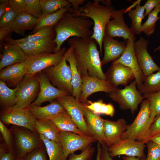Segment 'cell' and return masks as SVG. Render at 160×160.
I'll list each match as a JSON object with an SVG mask.
<instances>
[{
    "mask_svg": "<svg viewBox=\"0 0 160 160\" xmlns=\"http://www.w3.org/2000/svg\"><path fill=\"white\" fill-rule=\"evenodd\" d=\"M145 9L143 6L139 4L136 8L128 12V16L131 20L130 28L134 34L139 35L142 32V21L145 17Z\"/></svg>",
    "mask_w": 160,
    "mask_h": 160,
    "instance_id": "cell-35",
    "label": "cell"
},
{
    "mask_svg": "<svg viewBox=\"0 0 160 160\" xmlns=\"http://www.w3.org/2000/svg\"><path fill=\"white\" fill-rule=\"evenodd\" d=\"M102 151L100 156V160H113L110 156L108 150V146L106 144L101 145ZM122 160H126L124 157Z\"/></svg>",
    "mask_w": 160,
    "mask_h": 160,
    "instance_id": "cell-51",
    "label": "cell"
},
{
    "mask_svg": "<svg viewBox=\"0 0 160 160\" xmlns=\"http://www.w3.org/2000/svg\"><path fill=\"white\" fill-rule=\"evenodd\" d=\"M135 36L127 40L125 50L122 55L113 63H120L130 68L133 72L138 90L141 93L145 76L139 65L134 50Z\"/></svg>",
    "mask_w": 160,
    "mask_h": 160,
    "instance_id": "cell-12",
    "label": "cell"
},
{
    "mask_svg": "<svg viewBox=\"0 0 160 160\" xmlns=\"http://www.w3.org/2000/svg\"><path fill=\"white\" fill-rule=\"evenodd\" d=\"M43 14L53 13L70 4L68 0H40Z\"/></svg>",
    "mask_w": 160,
    "mask_h": 160,
    "instance_id": "cell-38",
    "label": "cell"
},
{
    "mask_svg": "<svg viewBox=\"0 0 160 160\" xmlns=\"http://www.w3.org/2000/svg\"><path fill=\"white\" fill-rule=\"evenodd\" d=\"M73 9L71 4L55 12L50 14L44 15L38 24L30 33L32 34L39 29L46 27L54 26L66 12L72 13Z\"/></svg>",
    "mask_w": 160,
    "mask_h": 160,
    "instance_id": "cell-32",
    "label": "cell"
},
{
    "mask_svg": "<svg viewBox=\"0 0 160 160\" xmlns=\"http://www.w3.org/2000/svg\"><path fill=\"white\" fill-rule=\"evenodd\" d=\"M149 41L142 36L134 42V50L139 65L145 76L158 71L159 67L149 53L147 47Z\"/></svg>",
    "mask_w": 160,
    "mask_h": 160,
    "instance_id": "cell-16",
    "label": "cell"
},
{
    "mask_svg": "<svg viewBox=\"0 0 160 160\" xmlns=\"http://www.w3.org/2000/svg\"><path fill=\"white\" fill-rule=\"evenodd\" d=\"M27 57L17 44H4L1 57L0 70L11 65L24 62Z\"/></svg>",
    "mask_w": 160,
    "mask_h": 160,
    "instance_id": "cell-23",
    "label": "cell"
},
{
    "mask_svg": "<svg viewBox=\"0 0 160 160\" xmlns=\"http://www.w3.org/2000/svg\"><path fill=\"white\" fill-rule=\"evenodd\" d=\"M56 36H51L37 41L17 45L28 57L42 52L55 53L57 47L54 41Z\"/></svg>",
    "mask_w": 160,
    "mask_h": 160,
    "instance_id": "cell-25",
    "label": "cell"
},
{
    "mask_svg": "<svg viewBox=\"0 0 160 160\" xmlns=\"http://www.w3.org/2000/svg\"><path fill=\"white\" fill-rule=\"evenodd\" d=\"M145 144L134 140H121L115 144L108 147V150L112 158L121 155L145 158L144 153Z\"/></svg>",
    "mask_w": 160,
    "mask_h": 160,
    "instance_id": "cell-14",
    "label": "cell"
},
{
    "mask_svg": "<svg viewBox=\"0 0 160 160\" xmlns=\"http://www.w3.org/2000/svg\"><path fill=\"white\" fill-rule=\"evenodd\" d=\"M39 135L44 144L49 160H67L60 143L48 140L42 135Z\"/></svg>",
    "mask_w": 160,
    "mask_h": 160,
    "instance_id": "cell-33",
    "label": "cell"
},
{
    "mask_svg": "<svg viewBox=\"0 0 160 160\" xmlns=\"http://www.w3.org/2000/svg\"><path fill=\"white\" fill-rule=\"evenodd\" d=\"M147 144L148 151L145 160H160V147L151 141Z\"/></svg>",
    "mask_w": 160,
    "mask_h": 160,
    "instance_id": "cell-45",
    "label": "cell"
},
{
    "mask_svg": "<svg viewBox=\"0 0 160 160\" xmlns=\"http://www.w3.org/2000/svg\"><path fill=\"white\" fill-rule=\"evenodd\" d=\"M0 118V121L5 125H15L37 132L35 129V122L36 119L27 108H21L13 106L1 108Z\"/></svg>",
    "mask_w": 160,
    "mask_h": 160,
    "instance_id": "cell-9",
    "label": "cell"
},
{
    "mask_svg": "<svg viewBox=\"0 0 160 160\" xmlns=\"http://www.w3.org/2000/svg\"><path fill=\"white\" fill-rule=\"evenodd\" d=\"M9 129L14 152L18 160L24 157L34 150L44 145L37 132L15 125L12 126Z\"/></svg>",
    "mask_w": 160,
    "mask_h": 160,
    "instance_id": "cell-5",
    "label": "cell"
},
{
    "mask_svg": "<svg viewBox=\"0 0 160 160\" xmlns=\"http://www.w3.org/2000/svg\"><path fill=\"white\" fill-rule=\"evenodd\" d=\"M92 144L79 154H75L74 153L70 154L68 160H90L95 151V148L92 146Z\"/></svg>",
    "mask_w": 160,
    "mask_h": 160,
    "instance_id": "cell-46",
    "label": "cell"
},
{
    "mask_svg": "<svg viewBox=\"0 0 160 160\" xmlns=\"http://www.w3.org/2000/svg\"><path fill=\"white\" fill-rule=\"evenodd\" d=\"M0 131L4 141V143L8 151L14 152L13 141L10 129L0 120Z\"/></svg>",
    "mask_w": 160,
    "mask_h": 160,
    "instance_id": "cell-43",
    "label": "cell"
},
{
    "mask_svg": "<svg viewBox=\"0 0 160 160\" xmlns=\"http://www.w3.org/2000/svg\"><path fill=\"white\" fill-rule=\"evenodd\" d=\"M141 1V0H137L135 1H132V4L129 6L126 9H124V14L130 11L131 10H132V9L135 8V7H136V6L139 4H140Z\"/></svg>",
    "mask_w": 160,
    "mask_h": 160,
    "instance_id": "cell-55",
    "label": "cell"
},
{
    "mask_svg": "<svg viewBox=\"0 0 160 160\" xmlns=\"http://www.w3.org/2000/svg\"><path fill=\"white\" fill-rule=\"evenodd\" d=\"M37 74L40 83V90L36 99L31 105L40 106L44 102L51 103L58 98L70 95L53 86L41 71Z\"/></svg>",
    "mask_w": 160,
    "mask_h": 160,
    "instance_id": "cell-17",
    "label": "cell"
},
{
    "mask_svg": "<svg viewBox=\"0 0 160 160\" xmlns=\"http://www.w3.org/2000/svg\"><path fill=\"white\" fill-rule=\"evenodd\" d=\"M106 81L115 88L120 85H126L135 78L133 72L128 67L120 63H113L105 73Z\"/></svg>",
    "mask_w": 160,
    "mask_h": 160,
    "instance_id": "cell-19",
    "label": "cell"
},
{
    "mask_svg": "<svg viewBox=\"0 0 160 160\" xmlns=\"http://www.w3.org/2000/svg\"><path fill=\"white\" fill-rule=\"evenodd\" d=\"M68 42L72 48L77 68L81 77L89 76L106 80L97 47L98 44L95 40L91 38L73 37L69 39Z\"/></svg>",
    "mask_w": 160,
    "mask_h": 160,
    "instance_id": "cell-1",
    "label": "cell"
},
{
    "mask_svg": "<svg viewBox=\"0 0 160 160\" xmlns=\"http://www.w3.org/2000/svg\"><path fill=\"white\" fill-rule=\"evenodd\" d=\"M144 98L148 99L150 103V117L154 120L160 115V91L158 92L143 94Z\"/></svg>",
    "mask_w": 160,
    "mask_h": 160,
    "instance_id": "cell-40",
    "label": "cell"
},
{
    "mask_svg": "<svg viewBox=\"0 0 160 160\" xmlns=\"http://www.w3.org/2000/svg\"><path fill=\"white\" fill-rule=\"evenodd\" d=\"M17 87L10 88L3 81L0 80V104L1 108L12 107L16 103Z\"/></svg>",
    "mask_w": 160,
    "mask_h": 160,
    "instance_id": "cell-34",
    "label": "cell"
},
{
    "mask_svg": "<svg viewBox=\"0 0 160 160\" xmlns=\"http://www.w3.org/2000/svg\"><path fill=\"white\" fill-rule=\"evenodd\" d=\"M104 55L101 60L102 66L118 59L124 52L126 44L113 38L105 36L102 40Z\"/></svg>",
    "mask_w": 160,
    "mask_h": 160,
    "instance_id": "cell-22",
    "label": "cell"
},
{
    "mask_svg": "<svg viewBox=\"0 0 160 160\" xmlns=\"http://www.w3.org/2000/svg\"><path fill=\"white\" fill-rule=\"evenodd\" d=\"M138 90L135 81L122 89L116 88L109 93V97L117 103L120 108L123 110H129L134 114L139 105L144 98Z\"/></svg>",
    "mask_w": 160,
    "mask_h": 160,
    "instance_id": "cell-7",
    "label": "cell"
},
{
    "mask_svg": "<svg viewBox=\"0 0 160 160\" xmlns=\"http://www.w3.org/2000/svg\"><path fill=\"white\" fill-rule=\"evenodd\" d=\"M56 100L64 107L78 128L87 136H92L84 118L85 104L80 102L71 95L65 96Z\"/></svg>",
    "mask_w": 160,
    "mask_h": 160,
    "instance_id": "cell-11",
    "label": "cell"
},
{
    "mask_svg": "<svg viewBox=\"0 0 160 160\" xmlns=\"http://www.w3.org/2000/svg\"><path fill=\"white\" fill-rule=\"evenodd\" d=\"M10 33L8 30L0 29V41L1 43L4 39L5 40L9 36Z\"/></svg>",
    "mask_w": 160,
    "mask_h": 160,
    "instance_id": "cell-54",
    "label": "cell"
},
{
    "mask_svg": "<svg viewBox=\"0 0 160 160\" xmlns=\"http://www.w3.org/2000/svg\"><path fill=\"white\" fill-rule=\"evenodd\" d=\"M43 16L40 18H37L26 12L19 14L8 31L10 33L14 32L17 33L23 34L26 30H33Z\"/></svg>",
    "mask_w": 160,
    "mask_h": 160,
    "instance_id": "cell-27",
    "label": "cell"
},
{
    "mask_svg": "<svg viewBox=\"0 0 160 160\" xmlns=\"http://www.w3.org/2000/svg\"><path fill=\"white\" fill-rule=\"evenodd\" d=\"M85 105L98 115L105 114L113 117L114 114L115 110L113 105L111 103H105L101 99L93 102L89 100L87 104H85Z\"/></svg>",
    "mask_w": 160,
    "mask_h": 160,
    "instance_id": "cell-37",
    "label": "cell"
},
{
    "mask_svg": "<svg viewBox=\"0 0 160 160\" xmlns=\"http://www.w3.org/2000/svg\"><path fill=\"white\" fill-rule=\"evenodd\" d=\"M150 141L153 142L160 147V133L152 137Z\"/></svg>",
    "mask_w": 160,
    "mask_h": 160,
    "instance_id": "cell-56",
    "label": "cell"
},
{
    "mask_svg": "<svg viewBox=\"0 0 160 160\" xmlns=\"http://www.w3.org/2000/svg\"><path fill=\"white\" fill-rule=\"evenodd\" d=\"M27 108L34 117L38 120H50L66 111L64 107L57 100L44 106L30 105Z\"/></svg>",
    "mask_w": 160,
    "mask_h": 160,
    "instance_id": "cell-26",
    "label": "cell"
},
{
    "mask_svg": "<svg viewBox=\"0 0 160 160\" xmlns=\"http://www.w3.org/2000/svg\"><path fill=\"white\" fill-rule=\"evenodd\" d=\"M149 106L148 99L143 101L137 115L133 122L127 125L121 140H134L145 144L150 141V129L154 120L150 117Z\"/></svg>",
    "mask_w": 160,
    "mask_h": 160,
    "instance_id": "cell-4",
    "label": "cell"
},
{
    "mask_svg": "<svg viewBox=\"0 0 160 160\" xmlns=\"http://www.w3.org/2000/svg\"><path fill=\"white\" fill-rule=\"evenodd\" d=\"M160 91V67L157 73L145 76L141 94L155 93Z\"/></svg>",
    "mask_w": 160,
    "mask_h": 160,
    "instance_id": "cell-36",
    "label": "cell"
},
{
    "mask_svg": "<svg viewBox=\"0 0 160 160\" xmlns=\"http://www.w3.org/2000/svg\"><path fill=\"white\" fill-rule=\"evenodd\" d=\"M55 36H56V33L54 26H48L43 28L34 33L23 38L14 39L9 36L5 40L8 44H17L37 41Z\"/></svg>",
    "mask_w": 160,
    "mask_h": 160,
    "instance_id": "cell-31",
    "label": "cell"
},
{
    "mask_svg": "<svg viewBox=\"0 0 160 160\" xmlns=\"http://www.w3.org/2000/svg\"><path fill=\"white\" fill-rule=\"evenodd\" d=\"M60 143L66 157L77 150L83 151L92 143L96 141L92 136L84 137L68 132H60Z\"/></svg>",
    "mask_w": 160,
    "mask_h": 160,
    "instance_id": "cell-13",
    "label": "cell"
},
{
    "mask_svg": "<svg viewBox=\"0 0 160 160\" xmlns=\"http://www.w3.org/2000/svg\"><path fill=\"white\" fill-rule=\"evenodd\" d=\"M27 68L25 62L6 67L0 71V80L8 86L16 88L27 74Z\"/></svg>",
    "mask_w": 160,
    "mask_h": 160,
    "instance_id": "cell-21",
    "label": "cell"
},
{
    "mask_svg": "<svg viewBox=\"0 0 160 160\" xmlns=\"http://www.w3.org/2000/svg\"><path fill=\"white\" fill-rule=\"evenodd\" d=\"M17 15L13 9L9 6L0 18V29L8 31Z\"/></svg>",
    "mask_w": 160,
    "mask_h": 160,
    "instance_id": "cell-41",
    "label": "cell"
},
{
    "mask_svg": "<svg viewBox=\"0 0 160 160\" xmlns=\"http://www.w3.org/2000/svg\"><path fill=\"white\" fill-rule=\"evenodd\" d=\"M84 117L92 136L101 145L106 144L104 132L105 119L86 107L84 111Z\"/></svg>",
    "mask_w": 160,
    "mask_h": 160,
    "instance_id": "cell-24",
    "label": "cell"
},
{
    "mask_svg": "<svg viewBox=\"0 0 160 160\" xmlns=\"http://www.w3.org/2000/svg\"><path fill=\"white\" fill-rule=\"evenodd\" d=\"M67 49L62 48L55 53L44 52L28 56L25 61L27 74L34 75L45 69L58 64L63 59Z\"/></svg>",
    "mask_w": 160,
    "mask_h": 160,
    "instance_id": "cell-10",
    "label": "cell"
},
{
    "mask_svg": "<svg viewBox=\"0 0 160 160\" xmlns=\"http://www.w3.org/2000/svg\"><path fill=\"white\" fill-rule=\"evenodd\" d=\"M81 93L80 102L84 104H87L88 97L94 93L103 92L109 94L116 89L106 80L89 76L81 77Z\"/></svg>",
    "mask_w": 160,
    "mask_h": 160,
    "instance_id": "cell-18",
    "label": "cell"
},
{
    "mask_svg": "<svg viewBox=\"0 0 160 160\" xmlns=\"http://www.w3.org/2000/svg\"><path fill=\"white\" fill-rule=\"evenodd\" d=\"M0 160H18L14 152L8 151L5 145L0 144Z\"/></svg>",
    "mask_w": 160,
    "mask_h": 160,
    "instance_id": "cell-48",
    "label": "cell"
},
{
    "mask_svg": "<svg viewBox=\"0 0 160 160\" xmlns=\"http://www.w3.org/2000/svg\"><path fill=\"white\" fill-rule=\"evenodd\" d=\"M25 1L26 12L37 18L42 17L44 14L40 0H25Z\"/></svg>",
    "mask_w": 160,
    "mask_h": 160,
    "instance_id": "cell-42",
    "label": "cell"
},
{
    "mask_svg": "<svg viewBox=\"0 0 160 160\" xmlns=\"http://www.w3.org/2000/svg\"><path fill=\"white\" fill-rule=\"evenodd\" d=\"M97 153L96 158V160H100V156L102 151L101 144L98 143L97 145Z\"/></svg>",
    "mask_w": 160,
    "mask_h": 160,
    "instance_id": "cell-57",
    "label": "cell"
},
{
    "mask_svg": "<svg viewBox=\"0 0 160 160\" xmlns=\"http://www.w3.org/2000/svg\"><path fill=\"white\" fill-rule=\"evenodd\" d=\"M124 9H115L111 20H110L106 25L105 28V36L112 38L121 37L127 40L132 37L135 36L130 28L125 23L124 17Z\"/></svg>",
    "mask_w": 160,
    "mask_h": 160,
    "instance_id": "cell-15",
    "label": "cell"
},
{
    "mask_svg": "<svg viewBox=\"0 0 160 160\" xmlns=\"http://www.w3.org/2000/svg\"><path fill=\"white\" fill-rule=\"evenodd\" d=\"M46 151L44 145L38 148L24 157L18 160H47Z\"/></svg>",
    "mask_w": 160,
    "mask_h": 160,
    "instance_id": "cell-44",
    "label": "cell"
},
{
    "mask_svg": "<svg viewBox=\"0 0 160 160\" xmlns=\"http://www.w3.org/2000/svg\"><path fill=\"white\" fill-rule=\"evenodd\" d=\"M35 129L38 133L47 139L60 143V131L50 120L36 119Z\"/></svg>",
    "mask_w": 160,
    "mask_h": 160,
    "instance_id": "cell-30",
    "label": "cell"
},
{
    "mask_svg": "<svg viewBox=\"0 0 160 160\" xmlns=\"http://www.w3.org/2000/svg\"><path fill=\"white\" fill-rule=\"evenodd\" d=\"M17 87L16 103L14 106L26 108L34 100L39 92L40 83L37 74H26Z\"/></svg>",
    "mask_w": 160,
    "mask_h": 160,
    "instance_id": "cell-8",
    "label": "cell"
},
{
    "mask_svg": "<svg viewBox=\"0 0 160 160\" xmlns=\"http://www.w3.org/2000/svg\"><path fill=\"white\" fill-rule=\"evenodd\" d=\"M9 6L18 14L26 12L25 0H9Z\"/></svg>",
    "mask_w": 160,
    "mask_h": 160,
    "instance_id": "cell-47",
    "label": "cell"
},
{
    "mask_svg": "<svg viewBox=\"0 0 160 160\" xmlns=\"http://www.w3.org/2000/svg\"><path fill=\"white\" fill-rule=\"evenodd\" d=\"M68 1L71 5L73 10L71 13L73 14H75L77 13L80 8L79 7L80 5H84V2L87 1L86 0H68Z\"/></svg>",
    "mask_w": 160,
    "mask_h": 160,
    "instance_id": "cell-52",
    "label": "cell"
},
{
    "mask_svg": "<svg viewBox=\"0 0 160 160\" xmlns=\"http://www.w3.org/2000/svg\"><path fill=\"white\" fill-rule=\"evenodd\" d=\"M160 12V4L157 6L148 15L146 21L142 25V32L146 36L151 35L154 32L157 21L160 19L158 15Z\"/></svg>",
    "mask_w": 160,
    "mask_h": 160,
    "instance_id": "cell-39",
    "label": "cell"
},
{
    "mask_svg": "<svg viewBox=\"0 0 160 160\" xmlns=\"http://www.w3.org/2000/svg\"><path fill=\"white\" fill-rule=\"evenodd\" d=\"M66 60L69 64L71 72V84L73 88L72 96L80 102L81 93L82 81L79 73L73 49L70 47L66 51Z\"/></svg>",
    "mask_w": 160,
    "mask_h": 160,
    "instance_id": "cell-28",
    "label": "cell"
},
{
    "mask_svg": "<svg viewBox=\"0 0 160 160\" xmlns=\"http://www.w3.org/2000/svg\"><path fill=\"white\" fill-rule=\"evenodd\" d=\"M9 6V0H0V18L5 11Z\"/></svg>",
    "mask_w": 160,
    "mask_h": 160,
    "instance_id": "cell-53",
    "label": "cell"
},
{
    "mask_svg": "<svg viewBox=\"0 0 160 160\" xmlns=\"http://www.w3.org/2000/svg\"><path fill=\"white\" fill-rule=\"evenodd\" d=\"M50 120L55 124L60 132H72L82 136H88L78 128L66 111L52 117Z\"/></svg>",
    "mask_w": 160,
    "mask_h": 160,
    "instance_id": "cell-29",
    "label": "cell"
},
{
    "mask_svg": "<svg viewBox=\"0 0 160 160\" xmlns=\"http://www.w3.org/2000/svg\"><path fill=\"white\" fill-rule=\"evenodd\" d=\"M94 24L93 21L88 18L65 13L54 26L56 33L54 41L57 44L55 52L60 50L63 44L70 38H90L93 31L90 28Z\"/></svg>",
    "mask_w": 160,
    "mask_h": 160,
    "instance_id": "cell-2",
    "label": "cell"
},
{
    "mask_svg": "<svg viewBox=\"0 0 160 160\" xmlns=\"http://www.w3.org/2000/svg\"><path fill=\"white\" fill-rule=\"evenodd\" d=\"M126 160H145L146 158H141L136 157L125 156Z\"/></svg>",
    "mask_w": 160,
    "mask_h": 160,
    "instance_id": "cell-58",
    "label": "cell"
},
{
    "mask_svg": "<svg viewBox=\"0 0 160 160\" xmlns=\"http://www.w3.org/2000/svg\"><path fill=\"white\" fill-rule=\"evenodd\" d=\"M160 4V0H148L144 5V17L148 15L157 6Z\"/></svg>",
    "mask_w": 160,
    "mask_h": 160,
    "instance_id": "cell-49",
    "label": "cell"
},
{
    "mask_svg": "<svg viewBox=\"0 0 160 160\" xmlns=\"http://www.w3.org/2000/svg\"><path fill=\"white\" fill-rule=\"evenodd\" d=\"M160 51V45L157 47V48H156L154 50V52H156L157 51Z\"/></svg>",
    "mask_w": 160,
    "mask_h": 160,
    "instance_id": "cell-59",
    "label": "cell"
},
{
    "mask_svg": "<svg viewBox=\"0 0 160 160\" xmlns=\"http://www.w3.org/2000/svg\"><path fill=\"white\" fill-rule=\"evenodd\" d=\"M66 57L65 52L63 59L58 64L48 67L41 72L53 86L72 95L71 70L67 63Z\"/></svg>",
    "mask_w": 160,
    "mask_h": 160,
    "instance_id": "cell-6",
    "label": "cell"
},
{
    "mask_svg": "<svg viewBox=\"0 0 160 160\" xmlns=\"http://www.w3.org/2000/svg\"><path fill=\"white\" fill-rule=\"evenodd\" d=\"M127 125L123 118H120L116 121L105 119L104 132L106 143L108 147L117 143L121 140L126 131Z\"/></svg>",
    "mask_w": 160,
    "mask_h": 160,
    "instance_id": "cell-20",
    "label": "cell"
},
{
    "mask_svg": "<svg viewBox=\"0 0 160 160\" xmlns=\"http://www.w3.org/2000/svg\"><path fill=\"white\" fill-rule=\"evenodd\" d=\"M151 137L160 133V115L156 116L150 129Z\"/></svg>",
    "mask_w": 160,
    "mask_h": 160,
    "instance_id": "cell-50",
    "label": "cell"
},
{
    "mask_svg": "<svg viewBox=\"0 0 160 160\" xmlns=\"http://www.w3.org/2000/svg\"><path fill=\"white\" fill-rule=\"evenodd\" d=\"M115 9L111 4L102 5L99 1H88L80 7L77 13L73 15L90 18L94 23L93 33L91 38L97 42L99 52L102 54V40L105 36V28L107 23L112 18Z\"/></svg>",
    "mask_w": 160,
    "mask_h": 160,
    "instance_id": "cell-3",
    "label": "cell"
}]
</instances>
